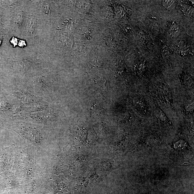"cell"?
I'll list each match as a JSON object with an SVG mask.
<instances>
[{
    "instance_id": "1",
    "label": "cell",
    "mask_w": 194,
    "mask_h": 194,
    "mask_svg": "<svg viewBox=\"0 0 194 194\" xmlns=\"http://www.w3.org/2000/svg\"><path fill=\"white\" fill-rule=\"evenodd\" d=\"M36 21L34 18H28L26 23V28L28 33L33 34L34 33L36 26Z\"/></svg>"
},
{
    "instance_id": "2",
    "label": "cell",
    "mask_w": 194,
    "mask_h": 194,
    "mask_svg": "<svg viewBox=\"0 0 194 194\" xmlns=\"http://www.w3.org/2000/svg\"><path fill=\"white\" fill-rule=\"evenodd\" d=\"M15 23L17 25H20L22 22V18L20 15L18 14L15 17Z\"/></svg>"
}]
</instances>
